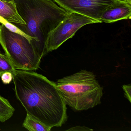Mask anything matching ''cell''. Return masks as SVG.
Here are the masks:
<instances>
[{
    "mask_svg": "<svg viewBox=\"0 0 131 131\" xmlns=\"http://www.w3.org/2000/svg\"><path fill=\"white\" fill-rule=\"evenodd\" d=\"M13 75L16 96L27 113L50 129L67 122V105L56 83L32 71L16 70Z\"/></svg>",
    "mask_w": 131,
    "mask_h": 131,
    "instance_id": "obj_1",
    "label": "cell"
},
{
    "mask_svg": "<svg viewBox=\"0 0 131 131\" xmlns=\"http://www.w3.org/2000/svg\"><path fill=\"white\" fill-rule=\"evenodd\" d=\"M14 1L18 13L26 24H13L33 39L32 44L42 58L47 53L46 42L48 36L69 12L52 0Z\"/></svg>",
    "mask_w": 131,
    "mask_h": 131,
    "instance_id": "obj_2",
    "label": "cell"
},
{
    "mask_svg": "<svg viewBox=\"0 0 131 131\" xmlns=\"http://www.w3.org/2000/svg\"><path fill=\"white\" fill-rule=\"evenodd\" d=\"M56 83L66 105L75 111L88 110L101 104L103 89L92 72L82 70Z\"/></svg>",
    "mask_w": 131,
    "mask_h": 131,
    "instance_id": "obj_3",
    "label": "cell"
},
{
    "mask_svg": "<svg viewBox=\"0 0 131 131\" xmlns=\"http://www.w3.org/2000/svg\"><path fill=\"white\" fill-rule=\"evenodd\" d=\"M0 44L16 70L34 71L39 68L42 57L25 37L0 25Z\"/></svg>",
    "mask_w": 131,
    "mask_h": 131,
    "instance_id": "obj_4",
    "label": "cell"
},
{
    "mask_svg": "<svg viewBox=\"0 0 131 131\" xmlns=\"http://www.w3.org/2000/svg\"><path fill=\"white\" fill-rule=\"evenodd\" d=\"M98 23V21L86 16L69 12L65 19L48 36L46 42L47 52L48 53L57 49L83 26Z\"/></svg>",
    "mask_w": 131,
    "mask_h": 131,
    "instance_id": "obj_5",
    "label": "cell"
},
{
    "mask_svg": "<svg viewBox=\"0 0 131 131\" xmlns=\"http://www.w3.org/2000/svg\"><path fill=\"white\" fill-rule=\"evenodd\" d=\"M116 0H53L69 13H75L102 23L100 18L107 7Z\"/></svg>",
    "mask_w": 131,
    "mask_h": 131,
    "instance_id": "obj_6",
    "label": "cell"
},
{
    "mask_svg": "<svg viewBox=\"0 0 131 131\" xmlns=\"http://www.w3.org/2000/svg\"><path fill=\"white\" fill-rule=\"evenodd\" d=\"M131 3L126 0H116L109 6L101 16L102 23H111L123 19H130Z\"/></svg>",
    "mask_w": 131,
    "mask_h": 131,
    "instance_id": "obj_7",
    "label": "cell"
},
{
    "mask_svg": "<svg viewBox=\"0 0 131 131\" xmlns=\"http://www.w3.org/2000/svg\"><path fill=\"white\" fill-rule=\"evenodd\" d=\"M0 17L12 24H26L18 13L14 0L10 1L0 0Z\"/></svg>",
    "mask_w": 131,
    "mask_h": 131,
    "instance_id": "obj_8",
    "label": "cell"
},
{
    "mask_svg": "<svg viewBox=\"0 0 131 131\" xmlns=\"http://www.w3.org/2000/svg\"><path fill=\"white\" fill-rule=\"evenodd\" d=\"M23 126L30 131H50L51 130V129L27 113L23 123Z\"/></svg>",
    "mask_w": 131,
    "mask_h": 131,
    "instance_id": "obj_9",
    "label": "cell"
},
{
    "mask_svg": "<svg viewBox=\"0 0 131 131\" xmlns=\"http://www.w3.org/2000/svg\"><path fill=\"white\" fill-rule=\"evenodd\" d=\"M14 111L7 100L0 95V122H4L10 118Z\"/></svg>",
    "mask_w": 131,
    "mask_h": 131,
    "instance_id": "obj_10",
    "label": "cell"
},
{
    "mask_svg": "<svg viewBox=\"0 0 131 131\" xmlns=\"http://www.w3.org/2000/svg\"><path fill=\"white\" fill-rule=\"evenodd\" d=\"M16 70L7 56L0 51V77L6 72H10L13 74Z\"/></svg>",
    "mask_w": 131,
    "mask_h": 131,
    "instance_id": "obj_11",
    "label": "cell"
},
{
    "mask_svg": "<svg viewBox=\"0 0 131 131\" xmlns=\"http://www.w3.org/2000/svg\"><path fill=\"white\" fill-rule=\"evenodd\" d=\"M3 82L5 84H9L13 79V73L10 72H6L1 77Z\"/></svg>",
    "mask_w": 131,
    "mask_h": 131,
    "instance_id": "obj_12",
    "label": "cell"
},
{
    "mask_svg": "<svg viewBox=\"0 0 131 131\" xmlns=\"http://www.w3.org/2000/svg\"><path fill=\"white\" fill-rule=\"evenodd\" d=\"M123 91L124 92V96L129 101V102H131V85L129 84V85H124L122 86Z\"/></svg>",
    "mask_w": 131,
    "mask_h": 131,
    "instance_id": "obj_13",
    "label": "cell"
},
{
    "mask_svg": "<svg viewBox=\"0 0 131 131\" xmlns=\"http://www.w3.org/2000/svg\"><path fill=\"white\" fill-rule=\"evenodd\" d=\"M93 129L90 128L88 127L85 126H74L72 127L69 129H67V131H93Z\"/></svg>",
    "mask_w": 131,
    "mask_h": 131,
    "instance_id": "obj_14",
    "label": "cell"
},
{
    "mask_svg": "<svg viewBox=\"0 0 131 131\" xmlns=\"http://www.w3.org/2000/svg\"><path fill=\"white\" fill-rule=\"evenodd\" d=\"M2 1H10L13 0H2Z\"/></svg>",
    "mask_w": 131,
    "mask_h": 131,
    "instance_id": "obj_15",
    "label": "cell"
},
{
    "mask_svg": "<svg viewBox=\"0 0 131 131\" xmlns=\"http://www.w3.org/2000/svg\"><path fill=\"white\" fill-rule=\"evenodd\" d=\"M128 2H129V3H131V0H126Z\"/></svg>",
    "mask_w": 131,
    "mask_h": 131,
    "instance_id": "obj_16",
    "label": "cell"
}]
</instances>
